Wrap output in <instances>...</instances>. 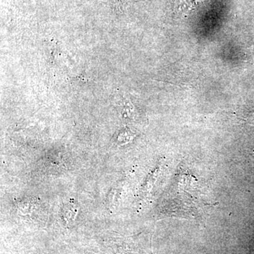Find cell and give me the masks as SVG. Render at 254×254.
I'll use <instances>...</instances> for the list:
<instances>
[{
  "label": "cell",
  "mask_w": 254,
  "mask_h": 254,
  "mask_svg": "<svg viewBox=\"0 0 254 254\" xmlns=\"http://www.w3.org/2000/svg\"><path fill=\"white\" fill-rule=\"evenodd\" d=\"M105 254H153L150 240L144 235L120 237L104 247Z\"/></svg>",
  "instance_id": "1"
},
{
  "label": "cell",
  "mask_w": 254,
  "mask_h": 254,
  "mask_svg": "<svg viewBox=\"0 0 254 254\" xmlns=\"http://www.w3.org/2000/svg\"><path fill=\"white\" fill-rule=\"evenodd\" d=\"M76 214V209L73 208L71 205L64 208V218L66 221H69L70 218L71 219L73 215Z\"/></svg>",
  "instance_id": "2"
}]
</instances>
